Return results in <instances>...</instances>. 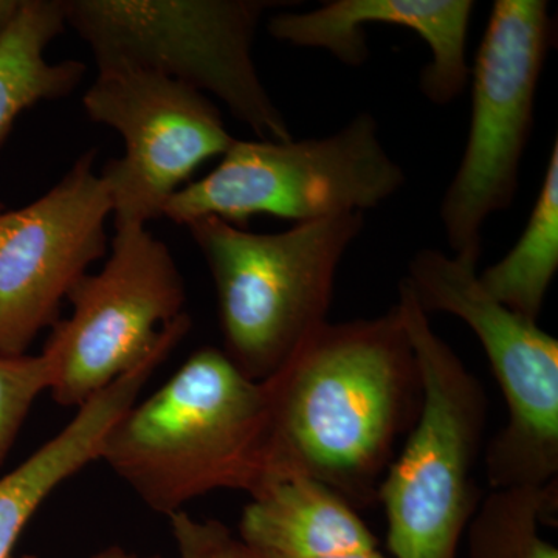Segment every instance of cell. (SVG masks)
Masks as SVG:
<instances>
[{
  "instance_id": "6da1fadb",
  "label": "cell",
  "mask_w": 558,
  "mask_h": 558,
  "mask_svg": "<svg viewBox=\"0 0 558 558\" xmlns=\"http://www.w3.org/2000/svg\"><path fill=\"white\" fill-rule=\"evenodd\" d=\"M267 380L270 481L306 476L352 508L377 502L424 398L398 306L379 317L326 322Z\"/></svg>"
},
{
  "instance_id": "7a4b0ae2",
  "label": "cell",
  "mask_w": 558,
  "mask_h": 558,
  "mask_svg": "<svg viewBox=\"0 0 558 558\" xmlns=\"http://www.w3.org/2000/svg\"><path fill=\"white\" fill-rule=\"evenodd\" d=\"M101 459L167 517L216 490L252 497L270 481L269 380L248 379L222 349H199L121 417Z\"/></svg>"
},
{
  "instance_id": "3957f363",
  "label": "cell",
  "mask_w": 558,
  "mask_h": 558,
  "mask_svg": "<svg viewBox=\"0 0 558 558\" xmlns=\"http://www.w3.org/2000/svg\"><path fill=\"white\" fill-rule=\"evenodd\" d=\"M365 215L253 233L218 218L189 223L218 299L227 357L248 379H269L329 322L337 271Z\"/></svg>"
},
{
  "instance_id": "277c9868",
  "label": "cell",
  "mask_w": 558,
  "mask_h": 558,
  "mask_svg": "<svg viewBox=\"0 0 558 558\" xmlns=\"http://www.w3.org/2000/svg\"><path fill=\"white\" fill-rule=\"evenodd\" d=\"M416 354L422 409L379 488L395 558H458L481 505L476 464L487 396L457 352L432 328L405 279L396 304Z\"/></svg>"
},
{
  "instance_id": "5b68a950",
  "label": "cell",
  "mask_w": 558,
  "mask_h": 558,
  "mask_svg": "<svg viewBox=\"0 0 558 558\" xmlns=\"http://www.w3.org/2000/svg\"><path fill=\"white\" fill-rule=\"evenodd\" d=\"M68 27L97 68L159 73L213 95L259 140L288 142V121L260 80L253 44L269 0H64Z\"/></svg>"
},
{
  "instance_id": "8992f818",
  "label": "cell",
  "mask_w": 558,
  "mask_h": 558,
  "mask_svg": "<svg viewBox=\"0 0 558 558\" xmlns=\"http://www.w3.org/2000/svg\"><path fill=\"white\" fill-rule=\"evenodd\" d=\"M405 183V170L381 142L379 123L362 112L322 138H234L215 170L167 202L161 219L186 227L218 218L244 229L256 215L296 223L365 215Z\"/></svg>"
},
{
  "instance_id": "52a82bcc",
  "label": "cell",
  "mask_w": 558,
  "mask_h": 558,
  "mask_svg": "<svg viewBox=\"0 0 558 558\" xmlns=\"http://www.w3.org/2000/svg\"><path fill=\"white\" fill-rule=\"evenodd\" d=\"M553 38L545 0H497L472 76V120L464 154L439 218L453 256L478 266L483 229L519 193L520 167L534 124L535 98Z\"/></svg>"
},
{
  "instance_id": "ba28073f",
  "label": "cell",
  "mask_w": 558,
  "mask_h": 558,
  "mask_svg": "<svg viewBox=\"0 0 558 558\" xmlns=\"http://www.w3.org/2000/svg\"><path fill=\"white\" fill-rule=\"evenodd\" d=\"M425 314L464 322L486 352L508 405V424L488 444L492 490L543 487L558 473V340L538 322L495 300L478 266L435 248L418 250L405 278Z\"/></svg>"
},
{
  "instance_id": "9c48e42d",
  "label": "cell",
  "mask_w": 558,
  "mask_h": 558,
  "mask_svg": "<svg viewBox=\"0 0 558 558\" xmlns=\"http://www.w3.org/2000/svg\"><path fill=\"white\" fill-rule=\"evenodd\" d=\"M69 318L51 330L50 395L61 407H81L153 351L161 332L185 314V281L171 250L146 226L116 227L98 274L69 293Z\"/></svg>"
},
{
  "instance_id": "30bf717a",
  "label": "cell",
  "mask_w": 558,
  "mask_h": 558,
  "mask_svg": "<svg viewBox=\"0 0 558 558\" xmlns=\"http://www.w3.org/2000/svg\"><path fill=\"white\" fill-rule=\"evenodd\" d=\"M83 108L124 142L123 156L100 171L116 227L161 219L167 202L191 175L234 142L211 98L148 70L98 69Z\"/></svg>"
},
{
  "instance_id": "8fae6325",
  "label": "cell",
  "mask_w": 558,
  "mask_h": 558,
  "mask_svg": "<svg viewBox=\"0 0 558 558\" xmlns=\"http://www.w3.org/2000/svg\"><path fill=\"white\" fill-rule=\"evenodd\" d=\"M87 150L53 189L25 207L0 202V354H27L60 322L62 301L106 258L108 186Z\"/></svg>"
},
{
  "instance_id": "7c38bea8",
  "label": "cell",
  "mask_w": 558,
  "mask_h": 558,
  "mask_svg": "<svg viewBox=\"0 0 558 558\" xmlns=\"http://www.w3.org/2000/svg\"><path fill=\"white\" fill-rule=\"evenodd\" d=\"M475 5L470 0H330L303 13L277 14L267 31L281 43L329 51L341 64L362 68L369 58L365 25L409 28L432 57L418 81L422 94L447 106L470 81L468 38Z\"/></svg>"
},
{
  "instance_id": "4fadbf2b",
  "label": "cell",
  "mask_w": 558,
  "mask_h": 558,
  "mask_svg": "<svg viewBox=\"0 0 558 558\" xmlns=\"http://www.w3.org/2000/svg\"><path fill=\"white\" fill-rule=\"evenodd\" d=\"M179 343L178 330H165L145 359L86 400L57 436L0 478V558L13 557L25 524L54 488L101 459L110 432Z\"/></svg>"
},
{
  "instance_id": "5bb4252c",
  "label": "cell",
  "mask_w": 558,
  "mask_h": 558,
  "mask_svg": "<svg viewBox=\"0 0 558 558\" xmlns=\"http://www.w3.org/2000/svg\"><path fill=\"white\" fill-rule=\"evenodd\" d=\"M240 537L277 558H330L377 548L347 499L318 481H270L242 510Z\"/></svg>"
},
{
  "instance_id": "9a60e30c",
  "label": "cell",
  "mask_w": 558,
  "mask_h": 558,
  "mask_svg": "<svg viewBox=\"0 0 558 558\" xmlns=\"http://www.w3.org/2000/svg\"><path fill=\"white\" fill-rule=\"evenodd\" d=\"M65 28L64 0H24L0 39V143L22 112L69 97L86 75L84 62L47 60L50 44Z\"/></svg>"
},
{
  "instance_id": "2e32d148",
  "label": "cell",
  "mask_w": 558,
  "mask_h": 558,
  "mask_svg": "<svg viewBox=\"0 0 558 558\" xmlns=\"http://www.w3.org/2000/svg\"><path fill=\"white\" fill-rule=\"evenodd\" d=\"M558 270V140H554L542 189L512 250L478 274L481 286L509 310L538 322Z\"/></svg>"
},
{
  "instance_id": "e0dca14e",
  "label": "cell",
  "mask_w": 558,
  "mask_h": 558,
  "mask_svg": "<svg viewBox=\"0 0 558 558\" xmlns=\"http://www.w3.org/2000/svg\"><path fill=\"white\" fill-rule=\"evenodd\" d=\"M557 510V481L492 490L470 521L469 558H558L542 535L543 524H556Z\"/></svg>"
},
{
  "instance_id": "ac0fdd59",
  "label": "cell",
  "mask_w": 558,
  "mask_h": 558,
  "mask_svg": "<svg viewBox=\"0 0 558 558\" xmlns=\"http://www.w3.org/2000/svg\"><path fill=\"white\" fill-rule=\"evenodd\" d=\"M51 380L53 371L44 352L38 355L0 354V464L35 400L50 391Z\"/></svg>"
},
{
  "instance_id": "d6986e66",
  "label": "cell",
  "mask_w": 558,
  "mask_h": 558,
  "mask_svg": "<svg viewBox=\"0 0 558 558\" xmlns=\"http://www.w3.org/2000/svg\"><path fill=\"white\" fill-rule=\"evenodd\" d=\"M180 558H277L233 534L216 520H196L185 510L170 517Z\"/></svg>"
},
{
  "instance_id": "ffe728a7",
  "label": "cell",
  "mask_w": 558,
  "mask_h": 558,
  "mask_svg": "<svg viewBox=\"0 0 558 558\" xmlns=\"http://www.w3.org/2000/svg\"><path fill=\"white\" fill-rule=\"evenodd\" d=\"M22 3L24 0H0V39L20 16Z\"/></svg>"
},
{
  "instance_id": "44dd1931",
  "label": "cell",
  "mask_w": 558,
  "mask_h": 558,
  "mask_svg": "<svg viewBox=\"0 0 558 558\" xmlns=\"http://www.w3.org/2000/svg\"><path fill=\"white\" fill-rule=\"evenodd\" d=\"M92 558H159V557H138L135 554L128 553L120 546H110V548H106L100 550V553L95 554Z\"/></svg>"
},
{
  "instance_id": "7402d4cb",
  "label": "cell",
  "mask_w": 558,
  "mask_h": 558,
  "mask_svg": "<svg viewBox=\"0 0 558 558\" xmlns=\"http://www.w3.org/2000/svg\"><path fill=\"white\" fill-rule=\"evenodd\" d=\"M330 558H387L380 553L379 548L360 550V553L344 554V556H337Z\"/></svg>"
},
{
  "instance_id": "603a6c76",
  "label": "cell",
  "mask_w": 558,
  "mask_h": 558,
  "mask_svg": "<svg viewBox=\"0 0 558 558\" xmlns=\"http://www.w3.org/2000/svg\"><path fill=\"white\" fill-rule=\"evenodd\" d=\"M11 558H38V557H35V556H21V557H11Z\"/></svg>"
}]
</instances>
